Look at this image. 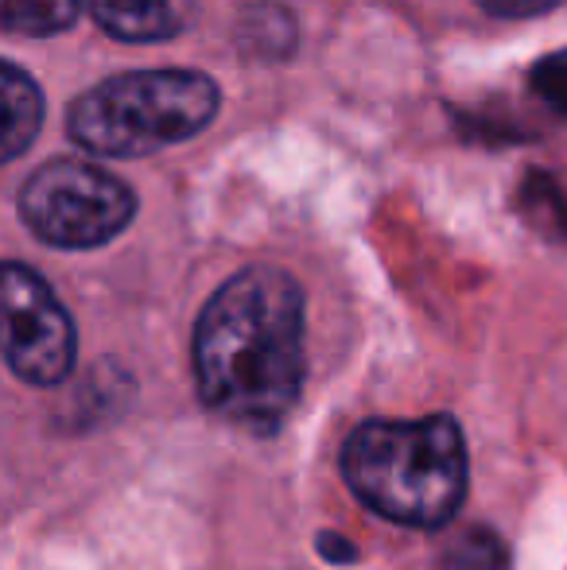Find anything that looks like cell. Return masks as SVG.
Wrapping results in <instances>:
<instances>
[{
	"mask_svg": "<svg viewBox=\"0 0 567 570\" xmlns=\"http://www.w3.org/2000/svg\"><path fill=\"white\" fill-rule=\"evenodd\" d=\"M101 31L125 43H164L195 23V0H90Z\"/></svg>",
	"mask_w": 567,
	"mask_h": 570,
	"instance_id": "cell-6",
	"label": "cell"
},
{
	"mask_svg": "<svg viewBox=\"0 0 567 570\" xmlns=\"http://www.w3.org/2000/svg\"><path fill=\"white\" fill-rule=\"evenodd\" d=\"M0 78H4V159H16L39 136V125H43V94H39V86L16 62H4Z\"/></svg>",
	"mask_w": 567,
	"mask_h": 570,
	"instance_id": "cell-7",
	"label": "cell"
},
{
	"mask_svg": "<svg viewBox=\"0 0 567 570\" xmlns=\"http://www.w3.org/2000/svg\"><path fill=\"white\" fill-rule=\"evenodd\" d=\"M20 218L43 245L98 248L137 218L129 183L82 159H51L20 190Z\"/></svg>",
	"mask_w": 567,
	"mask_h": 570,
	"instance_id": "cell-4",
	"label": "cell"
},
{
	"mask_svg": "<svg viewBox=\"0 0 567 570\" xmlns=\"http://www.w3.org/2000/svg\"><path fill=\"white\" fill-rule=\"evenodd\" d=\"M242 36H245V51L281 59V55L292 51V43H295V23L284 8L265 4V8H253V12L245 16Z\"/></svg>",
	"mask_w": 567,
	"mask_h": 570,
	"instance_id": "cell-9",
	"label": "cell"
},
{
	"mask_svg": "<svg viewBox=\"0 0 567 570\" xmlns=\"http://www.w3.org/2000/svg\"><path fill=\"white\" fill-rule=\"evenodd\" d=\"M222 94L198 70H137L86 90L70 106V140L94 156H151L198 136Z\"/></svg>",
	"mask_w": 567,
	"mask_h": 570,
	"instance_id": "cell-3",
	"label": "cell"
},
{
	"mask_svg": "<svg viewBox=\"0 0 567 570\" xmlns=\"http://www.w3.org/2000/svg\"><path fill=\"white\" fill-rule=\"evenodd\" d=\"M529 86L548 109H556V114L567 117V51L540 59L529 78Z\"/></svg>",
	"mask_w": 567,
	"mask_h": 570,
	"instance_id": "cell-11",
	"label": "cell"
},
{
	"mask_svg": "<svg viewBox=\"0 0 567 570\" xmlns=\"http://www.w3.org/2000/svg\"><path fill=\"white\" fill-rule=\"evenodd\" d=\"M350 493L404 528H439L467 497V439L451 415L365 420L339 454Z\"/></svg>",
	"mask_w": 567,
	"mask_h": 570,
	"instance_id": "cell-2",
	"label": "cell"
},
{
	"mask_svg": "<svg viewBox=\"0 0 567 570\" xmlns=\"http://www.w3.org/2000/svg\"><path fill=\"white\" fill-rule=\"evenodd\" d=\"M319 543H323V556H331V559H346V563H350V559H354V551H350V543H346V540H334V535H323V540H319Z\"/></svg>",
	"mask_w": 567,
	"mask_h": 570,
	"instance_id": "cell-13",
	"label": "cell"
},
{
	"mask_svg": "<svg viewBox=\"0 0 567 570\" xmlns=\"http://www.w3.org/2000/svg\"><path fill=\"white\" fill-rule=\"evenodd\" d=\"M303 287L284 268L253 264L229 276L195 323V384L218 420L253 435H276L300 404Z\"/></svg>",
	"mask_w": 567,
	"mask_h": 570,
	"instance_id": "cell-1",
	"label": "cell"
},
{
	"mask_svg": "<svg viewBox=\"0 0 567 570\" xmlns=\"http://www.w3.org/2000/svg\"><path fill=\"white\" fill-rule=\"evenodd\" d=\"M82 12V0H4V28L16 36H55Z\"/></svg>",
	"mask_w": 567,
	"mask_h": 570,
	"instance_id": "cell-8",
	"label": "cell"
},
{
	"mask_svg": "<svg viewBox=\"0 0 567 570\" xmlns=\"http://www.w3.org/2000/svg\"><path fill=\"white\" fill-rule=\"evenodd\" d=\"M4 361L20 381L51 389L75 368L78 334L51 284L28 264H4Z\"/></svg>",
	"mask_w": 567,
	"mask_h": 570,
	"instance_id": "cell-5",
	"label": "cell"
},
{
	"mask_svg": "<svg viewBox=\"0 0 567 570\" xmlns=\"http://www.w3.org/2000/svg\"><path fill=\"white\" fill-rule=\"evenodd\" d=\"M490 16H501V20H525V16H540L553 12L564 0H478Z\"/></svg>",
	"mask_w": 567,
	"mask_h": 570,
	"instance_id": "cell-12",
	"label": "cell"
},
{
	"mask_svg": "<svg viewBox=\"0 0 567 570\" xmlns=\"http://www.w3.org/2000/svg\"><path fill=\"white\" fill-rule=\"evenodd\" d=\"M443 570H506V543L490 532H462L447 543Z\"/></svg>",
	"mask_w": 567,
	"mask_h": 570,
	"instance_id": "cell-10",
	"label": "cell"
}]
</instances>
